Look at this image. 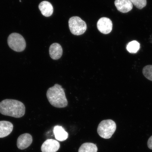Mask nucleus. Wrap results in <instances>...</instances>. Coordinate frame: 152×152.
<instances>
[{
  "mask_svg": "<svg viewBox=\"0 0 152 152\" xmlns=\"http://www.w3.org/2000/svg\"><path fill=\"white\" fill-rule=\"evenodd\" d=\"M24 104L19 101L6 99L0 102V113L16 118L23 117L25 113Z\"/></svg>",
  "mask_w": 152,
  "mask_h": 152,
  "instance_id": "f257e3e1",
  "label": "nucleus"
},
{
  "mask_svg": "<svg viewBox=\"0 0 152 152\" xmlns=\"http://www.w3.org/2000/svg\"><path fill=\"white\" fill-rule=\"evenodd\" d=\"M47 96L51 105L54 107L62 108L68 105L65 92L61 85L56 84L49 88L47 91Z\"/></svg>",
  "mask_w": 152,
  "mask_h": 152,
  "instance_id": "f03ea898",
  "label": "nucleus"
},
{
  "mask_svg": "<svg viewBox=\"0 0 152 152\" xmlns=\"http://www.w3.org/2000/svg\"><path fill=\"white\" fill-rule=\"evenodd\" d=\"M116 124L111 119L104 120L101 121L97 129L98 134L101 137L104 139H109L115 132Z\"/></svg>",
  "mask_w": 152,
  "mask_h": 152,
  "instance_id": "7ed1b4c3",
  "label": "nucleus"
},
{
  "mask_svg": "<svg viewBox=\"0 0 152 152\" xmlns=\"http://www.w3.org/2000/svg\"><path fill=\"white\" fill-rule=\"evenodd\" d=\"M9 46L16 52H22L26 47V41L20 34L13 33L9 36L7 39Z\"/></svg>",
  "mask_w": 152,
  "mask_h": 152,
  "instance_id": "20e7f679",
  "label": "nucleus"
},
{
  "mask_svg": "<svg viewBox=\"0 0 152 152\" xmlns=\"http://www.w3.org/2000/svg\"><path fill=\"white\" fill-rule=\"evenodd\" d=\"M69 26L71 33L75 35H80L84 34L87 28V24L79 17H72L69 19Z\"/></svg>",
  "mask_w": 152,
  "mask_h": 152,
  "instance_id": "39448f33",
  "label": "nucleus"
},
{
  "mask_svg": "<svg viewBox=\"0 0 152 152\" xmlns=\"http://www.w3.org/2000/svg\"><path fill=\"white\" fill-rule=\"evenodd\" d=\"M97 27L101 33L104 34H109L113 29V23L110 19L104 17L98 20Z\"/></svg>",
  "mask_w": 152,
  "mask_h": 152,
  "instance_id": "423d86ee",
  "label": "nucleus"
},
{
  "mask_svg": "<svg viewBox=\"0 0 152 152\" xmlns=\"http://www.w3.org/2000/svg\"><path fill=\"white\" fill-rule=\"evenodd\" d=\"M33 142L31 134L26 133L19 137L17 142V147L19 149L24 150L29 147Z\"/></svg>",
  "mask_w": 152,
  "mask_h": 152,
  "instance_id": "0eeeda50",
  "label": "nucleus"
},
{
  "mask_svg": "<svg viewBox=\"0 0 152 152\" xmlns=\"http://www.w3.org/2000/svg\"><path fill=\"white\" fill-rule=\"evenodd\" d=\"M60 148V144L54 140L48 139L43 142L41 146L42 152H56Z\"/></svg>",
  "mask_w": 152,
  "mask_h": 152,
  "instance_id": "6e6552de",
  "label": "nucleus"
},
{
  "mask_svg": "<svg viewBox=\"0 0 152 152\" xmlns=\"http://www.w3.org/2000/svg\"><path fill=\"white\" fill-rule=\"evenodd\" d=\"M115 4L118 10L123 13L128 12L133 8L130 0H115Z\"/></svg>",
  "mask_w": 152,
  "mask_h": 152,
  "instance_id": "1a4fd4ad",
  "label": "nucleus"
},
{
  "mask_svg": "<svg viewBox=\"0 0 152 152\" xmlns=\"http://www.w3.org/2000/svg\"><path fill=\"white\" fill-rule=\"evenodd\" d=\"M13 125L10 121H0V138L6 137L9 135L13 130Z\"/></svg>",
  "mask_w": 152,
  "mask_h": 152,
  "instance_id": "9d476101",
  "label": "nucleus"
},
{
  "mask_svg": "<svg viewBox=\"0 0 152 152\" xmlns=\"http://www.w3.org/2000/svg\"><path fill=\"white\" fill-rule=\"evenodd\" d=\"M49 53L51 58L53 59H59L62 55L63 50L61 45L58 43H53L49 48Z\"/></svg>",
  "mask_w": 152,
  "mask_h": 152,
  "instance_id": "9b49d317",
  "label": "nucleus"
},
{
  "mask_svg": "<svg viewBox=\"0 0 152 152\" xmlns=\"http://www.w3.org/2000/svg\"><path fill=\"white\" fill-rule=\"evenodd\" d=\"M39 10L44 16L46 17L50 16L53 12V7L49 2L44 1L42 2L39 5Z\"/></svg>",
  "mask_w": 152,
  "mask_h": 152,
  "instance_id": "f8f14e48",
  "label": "nucleus"
},
{
  "mask_svg": "<svg viewBox=\"0 0 152 152\" xmlns=\"http://www.w3.org/2000/svg\"><path fill=\"white\" fill-rule=\"evenodd\" d=\"M53 132L55 138L58 141H64L68 138V132H66L62 126L58 125L55 126L53 129Z\"/></svg>",
  "mask_w": 152,
  "mask_h": 152,
  "instance_id": "ddd939ff",
  "label": "nucleus"
},
{
  "mask_svg": "<svg viewBox=\"0 0 152 152\" xmlns=\"http://www.w3.org/2000/svg\"><path fill=\"white\" fill-rule=\"evenodd\" d=\"M98 148L96 145L91 142H86L80 147L78 152H97Z\"/></svg>",
  "mask_w": 152,
  "mask_h": 152,
  "instance_id": "4468645a",
  "label": "nucleus"
},
{
  "mask_svg": "<svg viewBox=\"0 0 152 152\" xmlns=\"http://www.w3.org/2000/svg\"><path fill=\"white\" fill-rule=\"evenodd\" d=\"M140 48V43L136 41H133L129 42L126 47L127 50L131 53H136Z\"/></svg>",
  "mask_w": 152,
  "mask_h": 152,
  "instance_id": "2eb2a0df",
  "label": "nucleus"
},
{
  "mask_svg": "<svg viewBox=\"0 0 152 152\" xmlns=\"http://www.w3.org/2000/svg\"><path fill=\"white\" fill-rule=\"evenodd\" d=\"M142 73L146 78L152 81V65L146 66L142 69Z\"/></svg>",
  "mask_w": 152,
  "mask_h": 152,
  "instance_id": "dca6fc26",
  "label": "nucleus"
},
{
  "mask_svg": "<svg viewBox=\"0 0 152 152\" xmlns=\"http://www.w3.org/2000/svg\"><path fill=\"white\" fill-rule=\"evenodd\" d=\"M132 4L137 8L142 9L146 6L147 5V0H130Z\"/></svg>",
  "mask_w": 152,
  "mask_h": 152,
  "instance_id": "f3484780",
  "label": "nucleus"
},
{
  "mask_svg": "<svg viewBox=\"0 0 152 152\" xmlns=\"http://www.w3.org/2000/svg\"><path fill=\"white\" fill-rule=\"evenodd\" d=\"M148 146L150 149L152 150V136L148 140Z\"/></svg>",
  "mask_w": 152,
  "mask_h": 152,
  "instance_id": "a211bd4d",
  "label": "nucleus"
}]
</instances>
